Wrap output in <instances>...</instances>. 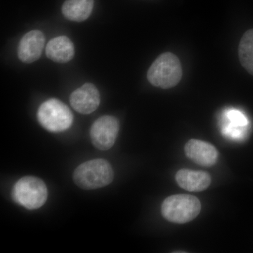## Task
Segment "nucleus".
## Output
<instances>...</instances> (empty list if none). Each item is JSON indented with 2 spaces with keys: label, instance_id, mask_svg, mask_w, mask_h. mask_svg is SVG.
I'll list each match as a JSON object with an SVG mask.
<instances>
[{
  "label": "nucleus",
  "instance_id": "obj_13",
  "mask_svg": "<svg viewBox=\"0 0 253 253\" xmlns=\"http://www.w3.org/2000/svg\"><path fill=\"white\" fill-rule=\"evenodd\" d=\"M239 56L243 67L253 76V29L246 31L241 38Z\"/></svg>",
  "mask_w": 253,
  "mask_h": 253
},
{
  "label": "nucleus",
  "instance_id": "obj_7",
  "mask_svg": "<svg viewBox=\"0 0 253 253\" xmlns=\"http://www.w3.org/2000/svg\"><path fill=\"white\" fill-rule=\"evenodd\" d=\"M70 103L77 112L84 115L90 114L99 107V91L94 84L85 83L71 94Z\"/></svg>",
  "mask_w": 253,
  "mask_h": 253
},
{
  "label": "nucleus",
  "instance_id": "obj_6",
  "mask_svg": "<svg viewBox=\"0 0 253 253\" xmlns=\"http://www.w3.org/2000/svg\"><path fill=\"white\" fill-rule=\"evenodd\" d=\"M119 129L117 118L111 116H102L96 120L91 126V142L98 149L109 150L116 142Z\"/></svg>",
  "mask_w": 253,
  "mask_h": 253
},
{
  "label": "nucleus",
  "instance_id": "obj_11",
  "mask_svg": "<svg viewBox=\"0 0 253 253\" xmlns=\"http://www.w3.org/2000/svg\"><path fill=\"white\" fill-rule=\"evenodd\" d=\"M46 55L54 62L67 63L74 56V45L68 37H56L48 42L46 46Z\"/></svg>",
  "mask_w": 253,
  "mask_h": 253
},
{
  "label": "nucleus",
  "instance_id": "obj_5",
  "mask_svg": "<svg viewBox=\"0 0 253 253\" xmlns=\"http://www.w3.org/2000/svg\"><path fill=\"white\" fill-rule=\"evenodd\" d=\"M38 121L44 129L51 132H61L72 125L73 113L59 99H50L40 106L37 114Z\"/></svg>",
  "mask_w": 253,
  "mask_h": 253
},
{
  "label": "nucleus",
  "instance_id": "obj_12",
  "mask_svg": "<svg viewBox=\"0 0 253 253\" xmlns=\"http://www.w3.org/2000/svg\"><path fill=\"white\" fill-rule=\"evenodd\" d=\"M94 0H66L62 6L64 17L75 22H83L90 16Z\"/></svg>",
  "mask_w": 253,
  "mask_h": 253
},
{
  "label": "nucleus",
  "instance_id": "obj_2",
  "mask_svg": "<svg viewBox=\"0 0 253 253\" xmlns=\"http://www.w3.org/2000/svg\"><path fill=\"white\" fill-rule=\"evenodd\" d=\"M183 71L180 61L171 52L160 55L147 73L148 81L152 85L161 89L174 87L180 82Z\"/></svg>",
  "mask_w": 253,
  "mask_h": 253
},
{
  "label": "nucleus",
  "instance_id": "obj_3",
  "mask_svg": "<svg viewBox=\"0 0 253 253\" xmlns=\"http://www.w3.org/2000/svg\"><path fill=\"white\" fill-rule=\"evenodd\" d=\"M201 210L199 199L189 194L172 195L165 199L161 206L163 217L175 224H185L194 220Z\"/></svg>",
  "mask_w": 253,
  "mask_h": 253
},
{
  "label": "nucleus",
  "instance_id": "obj_1",
  "mask_svg": "<svg viewBox=\"0 0 253 253\" xmlns=\"http://www.w3.org/2000/svg\"><path fill=\"white\" fill-rule=\"evenodd\" d=\"M114 172L111 164L104 159H94L80 165L74 173L76 185L86 190L100 189L113 180Z\"/></svg>",
  "mask_w": 253,
  "mask_h": 253
},
{
  "label": "nucleus",
  "instance_id": "obj_10",
  "mask_svg": "<svg viewBox=\"0 0 253 253\" xmlns=\"http://www.w3.org/2000/svg\"><path fill=\"white\" fill-rule=\"evenodd\" d=\"M175 179L180 187L191 192L204 191L211 183V176L208 172L189 169L178 171Z\"/></svg>",
  "mask_w": 253,
  "mask_h": 253
},
{
  "label": "nucleus",
  "instance_id": "obj_14",
  "mask_svg": "<svg viewBox=\"0 0 253 253\" xmlns=\"http://www.w3.org/2000/svg\"><path fill=\"white\" fill-rule=\"evenodd\" d=\"M225 116L229 123L224 126V134L232 137H240L244 133V128L247 126V118L241 111L235 109L226 111Z\"/></svg>",
  "mask_w": 253,
  "mask_h": 253
},
{
  "label": "nucleus",
  "instance_id": "obj_8",
  "mask_svg": "<svg viewBox=\"0 0 253 253\" xmlns=\"http://www.w3.org/2000/svg\"><path fill=\"white\" fill-rule=\"evenodd\" d=\"M45 38L42 32L33 30L21 38L18 46V56L23 63L35 62L41 58Z\"/></svg>",
  "mask_w": 253,
  "mask_h": 253
},
{
  "label": "nucleus",
  "instance_id": "obj_9",
  "mask_svg": "<svg viewBox=\"0 0 253 253\" xmlns=\"http://www.w3.org/2000/svg\"><path fill=\"white\" fill-rule=\"evenodd\" d=\"M184 151L189 159L204 167H211L217 161V150L206 141L191 139L186 143Z\"/></svg>",
  "mask_w": 253,
  "mask_h": 253
},
{
  "label": "nucleus",
  "instance_id": "obj_4",
  "mask_svg": "<svg viewBox=\"0 0 253 253\" xmlns=\"http://www.w3.org/2000/svg\"><path fill=\"white\" fill-rule=\"evenodd\" d=\"M15 202L28 210H36L45 204L48 191L44 181L36 176H23L12 190Z\"/></svg>",
  "mask_w": 253,
  "mask_h": 253
}]
</instances>
